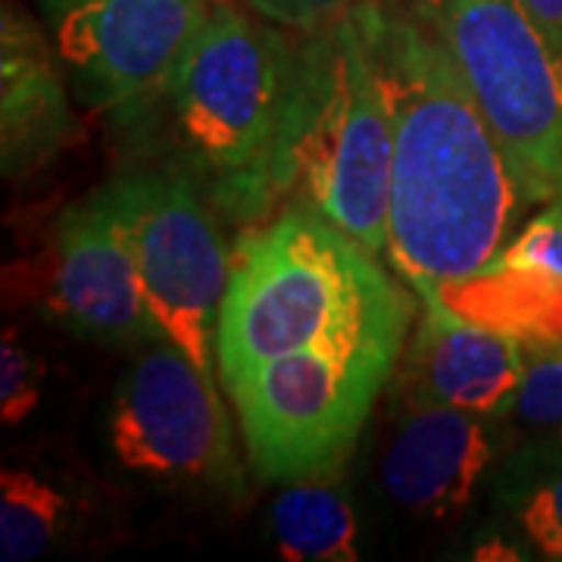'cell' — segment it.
<instances>
[{
    "label": "cell",
    "mask_w": 562,
    "mask_h": 562,
    "mask_svg": "<svg viewBox=\"0 0 562 562\" xmlns=\"http://www.w3.org/2000/svg\"><path fill=\"white\" fill-rule=\"evenodd\" d=\"M353 16L394 128L384 254L425 301L497 260L531 201L457 63L416 10L362 0Z\"/></svg>",
    "instance_id": "cell-1"
},
{
    "label": "cell",
    "mask_w": 562,
    "mask_h": 562,
    "mask_svg": "<svg viewBox=\"0 0 562 562\" xmlns=\"http://www.w3.org/2000/svg\"><path fill=\"white\" fill-rule=\"evenodd\" d=\"M416 303L375 254L310 206H291L247 235L216 319L225 387L262 362L322 347L403 353Z\"/></svg>",
    "instance_id": "cell-2"
},
{
    "label": "cell",
    "mask_w": 562,
    "mask_h": 562,
    "mask_svg": "<svg viewBox=\"0 0 562 562\" xmlns=\"http://www.w3.org/2000/svg\"><path fill=\"white\" fill-rule=\"evenodd\" d=\"M394 128L353 10L301 44L276 198L297 188L369 254L391 238Z\"/></svg>",
    "instance_id": "cell-3"
},
{
    "label": "cell",
    "mask_w": 562,
    "mask_h": 562,
    "mask_svg": "<svg viewBox=\"0 0 562 562\" xmlns=\"http://www.w3.org/2000/svg\"><path fill=\"white\" fill-rule=\"evenodd\" d=\"M301 44L216 0L169 81L188 154L213 172L216 198L238 216L276 201V172L297 88Z\"/></svg>",
    "instance_id": "cell-4"
},
{
    "label": "cell",
    "mask_w": 562,
    "mask_h": 562,
    "mask_svg": "<svg viewBox=\"0 0 562 562\" xmlns=\"http://www.w3.org/2000/svg\"><path fill=\"white\" fill-rule=\"evenodd\" d=\"M503 144L525 198L562 188V57L525 0H413Z\"/></svg>",
    "instance_id": "cell-5"
},
{
    "label": "cell",
    "mask_w": 562,
    "mask_h": 562,
    "mask_svg": "<svg viewBox=\"0 0 562 562\" xmlns=\"http://www.w3.org/2000/svg\"><path fill=\"white\" fill-rule=\"evenodd\" d=\"M397 360L379 350L306 347L225 387L254 472L269 484L338 479Z\"/></svg>",
    "instance_id": "cell-6"
},
{
    "label": "cell",
    "mask_w": 562,
    "mask_h": 562,
    "mask_svg": "<svg viewBox=\"0 0 562 562\" xmlns=\"http://www.w3.org/2000/svg\"><path fill=\"white\" fill-rule=\"evenodd\" d=\"M138 260L162 338L213 372L216 319L232 276L220 228L184 179L135 172L103 188Z\"/></svg>",
    "instance_id": "cell-7"
},
{
    "label": "cell",
    "mask_w": 562,
    "mask_h": 562,
    "mask_svg": "<svg viewBox=\"0 0 562 562\" xmlns=\"http://www.w3.org/2000/svg\"><path fill=\"white\" fill-rule=\"evenodd\" d=\"M110 447L125 469L147 479L244 491L235 428L213 372L166 338L122 375L110 413Z\"/></svg>",
    "instance_id": "cell-8"
},
{
    "label": "cell",
    "mask_w": 562,
    "mask_h": 562,
    "mask_svg": "<svg viewBox=\"0 0 562 562\" xmlns=\"http://www.w3.org/2000/svg\"><path fill=\"white\" fill-rule=\"evenodd\" d=\"M216 0H44L57 57L85 103L138 106L169 88Z\"/></svg>",
    "instance_id": "cell-9"
},
{
    "label": "cell",
    "mask_w": 562,
    "mask_h": 562,
    "mask_svg": "<svg viewBox=\"0 0 562 562\" xmlns=\"http://www.w3.org/2000/svg\"><path fill=\"white\" fill-rule=\"evenodd\" d=\"M47 303L72 331L101 341L162 338L154 319L138 260L106 194L69 206L50 244Z\"/></svg>",
    "instance_id": "cell-10"
},
{
    "label": "cell",
    "mask_w": 562,
    "mask_h": 562,
    "mask_svg": "<svg viewBox=\"0 0 562 562\" xmlns=\"http://www.w3.org/2000/svg\"><path fill=\"white\" fill-rule=\"evenodd\" d=\"M501 422L441 403L406 401L384 450V494L419 516H460L501 457Z\"/></svg>",
    "instance_id": "cell-11"
},
{
    "label": "cell",
    "mask_w": 562,
    "mask_h": 562,
    "mask_svg": "<svg viewBox=\"0 0 562 562\" xmlns=\"http://www.w3.org/2000/svg\"><path fill=\"white\" fill-rule=\"evenodd\" d=\"M422 303L425 316L403 366L406 401L506 419L522 387V338L462 319L441 297H425Z\"/></svg>",
    "instance_id": "cell-12"
},
{
    "label": "cell",
    "mask_w": 562,
    "mask_h": 562,
    "mask_svg": "<svg viewBox=\"0 0 562 562\" xmlns=\"http://www.w3.org/2000/svg\"><path fill=\"white\" fill-rule=\"evenodd\" d=\"M76 138V116L60 69L35 22L3 7L0 22V160L3 176L20 179L50 162Z\"/></svg>",
    "instance_id": "cell-13"
},
{
    "label": "cell",
    "mask_w": 562,
    "mask_h": 562,
    "mask_svg": "<svg viewBox=\"0 0 562 562\" xmlns=\"http://www.w3.org/2000/svg\"><path fill=\"white\" fill-rule=\"evenodd\" d=\"M494 501L538 557L562 562V435H528L506 450Z\"/></svg>",
    "instance_id": "cell-14"
},
{
    "label": "cell",
    "mask_w": 562,
    "mask_h": 562,
    "mask_svg": "<svg viewBox=\"0 0 562 562\" xmlns=\"http://www.w3.org/2000/svg\"><path fill=\"white\" fill-rule=\"evenodd\" d=\"M360 525L335 479H310L281 487L272 503V538L291 562H357Z\"/></svg>",
    "instance_id": "cell-15"
},
{
    "label": "cell",
    "mask_w": 562,
    "mask_h": 562,
    "mask_svg": "<svg viewBox=\"0 0 562 562\" xmlns=\"http://www.w3.org/2000/svg\"><path fill=\"white\" fill-rule=\"evenodd\" d=\"M66 497L29 469L0 472V560L32 562L54 543Z\"/></svg>",
    "instance_id": "cell-16"
},
{
    "label": "cell",
    "mask_w": 562,
    "mask_h": 562,
    "mask_svg": "<svg viewBox=\"0 0 562 562\" xmlns=\"http://www.w3.org/2000/svg\"><path fill=\"white\" fill-rule=\"evenodd\" d=\"M522 387L506 419L525 435H562V338H528Z\"/></svg>",
    "instance_id": "cell-17"
},
{
    "label": "cell",
    "mask_w": 562,
    "mask_h": 562,
    "mask_svg": "<svg viewBox=\"0 0 562 562\" xmlns=\"http://www.w3.org/2000/svg\"><path fill=\"white\" fill-rule=\"evenodd\" d=\"M44 362L22 341L20 328H7L0 338V419L7 428L25 422L41 403Z\"/></svg>",
    "instance_id": "cell-18"
},
{
    "label": "cell",
    "mask_w": 562,
    "mask_h": 562,
    "mask_svg": "<svg viewBox=\"0 0 562 562\" xmlns=\"http://www.w3.org/2000/svg\"><path fill=\"white\" fill-rule=\"evenodd\" d=\"M497 266H528L562 281V188L541 213L506 244Z\"/></svg>",
    "instance_id": "cell-19"
},
{
    "label": "cell",
    "mask_w": 562,
    "mask_h": 562,
    "mask_svg": "<svg viewBox=\"0 0 562 562\" xmlns=\"http://www.w3.org/2000/svg\"><path fill=\"white\" fill-rule=\"evenodd\" d=\"M247 3L272 22L301 32H316L347 16L362 0H247Z\"/></svg>",
    "instance_id": "cell-20"
},
{
    "label": "cell",
    "mask_w": 562,
    "mask_h": 562,
    "mask_svg": "<svg viewBox=\"0 0 562 562\" xmlns=\"http://www.w3.org/2000/svg\"><path fill=\"white\" fill-rule=\"evenodd\" d=\"M525 7L531 10V16L538 20L562 57V0H525Z\"/></svg>",
    "instance_id": "cell-21"
}]
</instances>
